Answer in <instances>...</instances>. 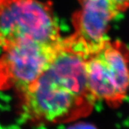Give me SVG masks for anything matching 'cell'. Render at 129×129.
<instances>
[{
  "mask_svg": "<svg viewBox=\"0 0 129 129\" xmlns=\"http://www.w3.org/2000/svg\"><path fill=\"white\" fill-rule=\"evenodd\" d=\"M88 90L95 100L120 106L129 88V48L109 37L88 52L85 61Z\"/></svg>",
  "mask_w": 129,
  "mask_h": 129,
  "instance_id": "obj_3",
  "label": "cell"
},
{
  "mask_svg": "<svg viewBox=\"0 0 129 129\" xmlns=\"http://www.w3.org/2000/svg\"><path fill=\"white\" fill-rule=\"evenodd\" d=\"M79 9L74 12L72 35L88 49L98 47L108 38L110 24L120 12L111 0H78Z\"/></svg>",
  "mask_w": 129,
  "mask_h": 129,
  "instance_id": "obj_5",
  "label": "cell"
},
{
  "mask_svg": "<svg viewBox=\"0 0 129 129\" xmlns=\"http://www.w3.org/2000/svg\"><path fill=\"white\" fill-rule=\"evenodd\" d=\"M86 47L73 35L62 38L43 73L19 93L28 117L40 122L58 123L88 114L95 99L87 85Z\"/></svg>",
  "mask_w": 129,
  "mask_h": 129,
  "instance_id": "obj_1",
  "label": "cell"
},
{
  "mask_svg": "<svg viewBox=\"0 0 129 129\" xmlns=\"http://www.w3.org/2000/svg\"><path fill=\"white\" fill-rule=\"evenodd\" d=\"M62 39L55 43L27 42L4 50L0 55V90L19 93L25 90L49 65Z\"/></svg>",
  "mask_w": 129,
  "mask_h": 129,
  "instance_id": "obj_4",
  "label": "cell"
},
{
  "mask_svg": "<svg viewBox=\"0 0 129 129\" xmlns=\"http://www.w3.org/2000/svg\"><path fill=\"white\" fill-rule=\"evenodd\" d=\"M62 37L52 4L40 0H0V47L27 42L55 43Z\"/></svg>",
  "mask_w": 129,
  "mask_h": 129,
  "instance_id": "obj_2",
  "label": "cell"
},
{
  "mask_svg": "<svg viewBox=\"0 0 129 129\" xmlns=\"http://www.w3.org/2000/svg\"><path fill=\"white\" fill-rule=\"evenodd\" d=\"M120 14L129 9V0H111Z\"/></svg>",
  "mask_w": 129,
  "mask_h": 129,
  "instance_id": "obj_6",
  "label": "cell"
},
{
  "mask_svg": "<svg viewBox=\"0 0 129 129\" xmlns=\"http://www.w3.org/2000/svg\"><path fill=\"white\" fill-rule=\"evenodd\" d=\"M73 129H92L91 127L90 126H86V125H78V127L76 128H74Z\"/></svg>",
  "mask_w": 129,
  "mask_h": 129,
  "instance_id": "obj_7",
  "label": "cell"
}]
</instances>
